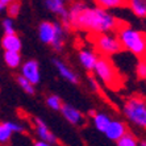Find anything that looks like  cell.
Returning <instances> with one entry per match:
<instances>
[{
  "instance_id": "obj_1",
  "label": "cell",
  "mask_w": 146,
  "mask_h": 146,
  "mask_svg": "<svg viewBox=\"0 0 146 146\" xmlns=\"http://www.w3.org/2000/svg\"><path fill=\"white\" fill-rule=\"evenodd\" d=\"M121 21L111 15L106 8L86 7L74 20L70 21V25L74 29L87 31L90 33H107L117 31Z\"/></svg>"
},
{
  "instance_id": "obj_2",
  "label": "cell",
  "mask_w": 146,
  "mask_h": 146,
  "mask_svg": "<svg viewBox=\"0 0 146 146\" xmlns=\"http://www.w3.org/2000/svg\"><path fill=\"white\" fill-rule=\"evenodd\" d=\"M117 37L124 50H128L139 58H146V33L129 28L124 23L117 28Z\"/></svg>"
},
{
  "instance_id": "obj_3",
  "label": "cell",
  "mask_w": 146,
  "mask_h": 146,
  "mask_svg": "<svg viewBox=\"0 0 146 146\" xmlns=\"http://www.w3.org/2000/svg\"><path fill=\"white\" fill-rule=\"evenodd\" d=\"M92 71L96 74L100 80L112 90H119L122 87V83H124V79L120 75L119 70L116 68V66L113 65V62L109 59L106 55H100L98 57V61H96L95 66H94V70Z\"/></svg>"
},
{
  "instance_id": "obj_4",
  "label": "cell",
  "mask_w": 146,
  "mask_h": 146,
  "mask_svg": "<svg viewBox=\"0 0 146 146\" xmlns=\"http://www.w3.org/2000/svg\"><path fill=\"white\" fill-rule=\"evenodd\" d=\"M124 115L134 126L146 130V99L141 95L128 98L122 107Z\"/></svg>"
},
{
  "instance_id": "obj_5",
  "label": "cell",
  "mask_w": 146,
  "mask_h": 146,
  "mask_svg": "<svg viewBox=\"0 0 146 146\" xmlns=\"http://www.w3.org/2000/svg\"><path fill=\"white\" fill-rule=\"evenodd\" d=\"M90 40L92 41L98 54L100 55L111 57L124 50L119 37L108 34V32L107 33H91Z\"/></svg>"
},
{
  "instance_id": "obj_6",
  "label": "cell",
  "mask_w": 146,
  "mask_h": 146,
  "mask_svg": "<svg viewBox=\"0 0 146 146\" xmlns=\"http://www.w3.org/2000/svg\"><path fill=\"white\" fill-rule=\"evenodd\" d=\"M21 75H24L28 80L33 83L34 86L38 84L41 80V74H40V65L36 59H29V61L24 62V65L21 67Z\"/></svg>"
},
{
  "instance_id": "obj_7",
  "label": "cell",
  "mask_w": 146,
  "mask_h": 146,
  "mask_svg": "<svg viewBox=\"0 0 146 146\" xmlns=\"http://www.w3.org/2000/svg\"><path fill=\"white\" fill-rule=\"evenodd\" d=\"M59 111H61V113L63 115V117H65L70 124H72V125L79 126V125H83V124H84V116L82 115V112H79L76 108L70 106V104H62Z\"/></svg>"
},
{
  "instance_id": "obj_8",
  "label": "cell",
  "mask_w": 146,
  "mask_h": 146,
  "mask_svg": "<svg viewBox=\"0 0 146 146\" xmlns=\"http://www.w3.org/2000/svg\"><path fill=\"white\" fill-rule=\"evenodd\" d=\"M34 125H36V132H37L40 139L45 141V142H48L49 145H58V143H59L58 142V139H57V137L50 132V129L48 128V125H46L41 119L34 117Z\"/></svg>"
},
{
  "instance_id": "obj_9",
  "label": "cell",
  "mask_w": 146,
  "mask_h": 146,
  "mask_svg": "<svg viewBox=\"0 0 146 146\" xmlns=\"http://www.w3.org/2000/svg\"><path fill=\"white\" fill-rule=\"evenodd\" d=\"M128 130V128H126V124L122 121H119V120H115V121H112L111 120V122L108 124V126H107L106 132H104V134L107 136V138L111 139V141H117V139L120 138V137L124 134V133Z\"/></svg>"
},
{
  "instance_id": "obj_10",
  "label": "cell",
  "mask_w": 146,
  "mask_h": 146,
  "mask_svg": "<svg viewBox=\"0 0 146 146\" xmlns=\"http://www.w3.org/2000/svg\"><path fill=\"white\" fill-rule=\"evenodd\" d=\"M38 36L44 44L51 45L55 36V23H50V21L41 23L40 28H38Z\"/></svg>"
},
{
  "instance_id": "obj_11",
  "label": "cell",
  "mask_w": 146,
  "mask_h": 146,
  "mask_svg": "<svg viewBox=\"0 0 146 146\" xmlns=\"http://www.w3.org/2000/svg\"><path fill=\"white\" fill-rule=\"evenodd\" d=\"M45 4H46V8L50 12L61 16L62 21L68 20V9L65 7V3L62 0H46Z\"/></svg>"
},
{
  "instance_id": "obj_12",
  "label": "cell",
  "mask_w": 146,
  "mask_h": 146,
  "mask_svg": "<svg viewBox=\"0 0 146 146\" xmlns=\"http://www.w3.org/2000/svg\"><path fill=\"white\" fill-rule=\"evenodd\" d=\"M1 48L4 50H11V51H20L23 45H21V40L19 36L15 34H4V37L1 38Z\"/></svg>"
},
{
  "instance_id": "obj_13",
  "label": "cell",
  "mask_w": 146,
  "mask_h": 146,
  "mask_svg": "<svg viewBox=\"0 0 146 146\" xmlns=\"http://www.w3.org/2000/svg\"><path fill=\"white\" fill-rule=\"evenodd\" d=\"M79 61H80L82 66L86 70L92 71L96 61H98V54L95 51H91V50H80L79 51Z\"/></svg>"
},
{
  "instance_id": "obj_14",
  "label": "cell",
  "mask_w": 146,
  "mask_h": 146,
  "mask_svg": "<svg viewBox=\"0 0 146 146\" xmlns=\"http://www.w3.org/2000/svg\"><path fill=\"white\" fill-rule=\"evenodd\" d=\"M53 63L55 65V67H57L58 72H59V75H61L62 78H65L66 80H68L70 83H74V84L79 83V78L62 61H59V59H53Z\"/></svg>"
},
{
  "instance_id": "obj_15",
  "label": "cell",
  "mask_w": 146,
  "mask_h": 146,
  "mask_svg": "<svg viewBox=\"0 0 146 146\" xmlns=\"http://www.w3.org/2000/svg\"><path fill=\"white\" fill-rule=\"evenodd\" d=\"M126 5L139 19H146V0H126Z\"/></svg>"
},
{
  "instance_id": "obj_16",
  "label": "cell",
  "mask_w": 146,
  "mask_h": 146,
  "mask_svg": "<svg viewBox=\"0 0 146 146\" xmlns=\"http://www.w3.org/2000/svg\"><path fill=\"white\" fill-rule=\"evenodd\" d=\"M4 62H5V65L9 68H17L21 65L20 51L4 50Z\"/></svg>"
},
{
  "instance_id": "obj_17",
  "label": "cell",
  "mask_w": 146,
  "mask_h": 146,
  "mask_svg": "<svg viewBox=\"0 0 146 146\" xmlns=\"http://www.w3.org/2000/svg\"><path fill=\"white\" fill-rule=\"evenodd\" d=\"M65 29L61 24L55 23V36L51 42V46L55 51H61L63 49V41H65Z\"/></svg>"
},
{
  "instance_id": "obj_18",
  "label": "cell",
  "mask_w": 146,
  "mask_h": 146,
  "mask_svg": "<svg viewBox=\"0 0 146 146\" xmlns=\"http://www.w3.org/2000/svg\"><path fill=\"white\" fill-rule=\"evenodd\" d=\"M92 119H94V124H95L96 129L102 133L106 132L107 126H108V124L111 122L109 116L106 115V113H95V115L92 116Z\"/></svg>"
},
{
  "instance_id": "obj_19",
  "label": "cell",
  "mask_w": 146,
  "mask_h": 146,
  "mask_svg": "<svg viewBox=\"0 0 146 146\" xmlns=\"http://www.w3.org/2000/svg\"><path fill=\"white\" fill-rule=\"evenodd\" d=\"M116 143H117V146H137L138 145V141H137V137L134 136L133 133L126 130V132L116 141Z\"/></svg>"
},
{
  "instance_id": "obj_20",
  "label": "cell",
  "mask_w": 146,
  "mask_h": 146,
  "mask_svg": "<svg viewBox=\"0 0 146 146\" xmlns=\"http://www.w3.org/2000/svg\"><path fill=\"white\" fill-rule=\"evenodd\" d=\"M95 3L99 7L106 8H119V7H125L126 5V0H95Z\"/></svg>"
},
{
  "instance_id": "obj_21",
  "label": "cell",
  "mask_w": 146,
  "mask_h": 146,
  "mask_svg": "<svg viewBox=\"0 0 146 146\" xmlns=\"http://www.w3.org/2000/svg\"><path fill=\"white\" fill-rule=\"evenodd\" d=\"M16 80H17V83H19V86H20L21 88L24 90L27 94H29V95H34V94H36L34 84L28 80L24 75H19V76H16Z\"/></svg>"
},
{
  "instance_id": "obj_22",
  "label": "cell",
  "mask_w": 146,
  "mask_h": 146,
  "mask_svg": "<svg viewBox=\"0 0 146 146\" xmlns=\"http://www.w3.org/2000/svg\"><path fill=\"white\" fill-rule=\"evenodd\" d=\"M12 138V130L7 126L5 122H0V145L9 143Z\"/></svg>"
},
{
  "instance_id": "obj_23",
  "label": "cell",
  "mask_w": 146,
  "mask_h": 146,
  "mask_svg": "<svg viewBox=\"0 0 146 146\" xmlns=\"http://www.w3.org/2000/svg\"><path fill=\"white\" fill-rule=\"evenodd\" d=\"M5 8H7L8 16H9L11 19H15V17H17V16H19V13H20L21 4H20V1H19V0H13V1L8 3L7 5H5Z\"/></svg>"
},
{
  "instance_id": "obj_24",
  "label": "cell",
  "mask_w": 146,
  "mask_h": 146,
  "mask_svg": "<svg viewBox=\"0 0 146 146\" xmlns=\"http://www.w3.org/2000/svg\"><path fill=\"white\" fill-rule=\"evenodd\" d=\"M46 104H48V107L50 109H53V111H59L63 103H62L59 96L50 95V96H48V99H46Z\"/></svg>"
},
{
  "instance_id": "obj_25",
  "label": "cell",
  "mask_w": 146,
  "mask_h": 146,
  "mask_svg": "<svg viewBox=\"0 0 146 146\" xmlns=\"http://www.w3.org/2000/svg\"><path fill=\"white\" fill-rule=\"evenodd\" d=\"M136 74L139 80H146V58H141V61L137 63Z\"/></svg>"
},
{
  "instance_id": "obj_26",
  "label": "cell",
  "mask_w": 146,
  "mask_h": 146,
  "mask_svg": "<svg viewBox=\"0 0 146 146\" xmlns=\"http://www.w3.org/2000/svg\"><path fill=\"white\" fill-rule=\"evenodd\" d=\"M3 29H4V34H15L16 33V29H15L13 25V19H5L3 21Z\"/></svg>"
},
{
  "instance_id": "obj_27",
  "label": "cell",
  "mask_w": 146,
  "mask_h": 146,
  "mask_svg": "<svg viewBox=\"0 0 146 146\" xmlns=\"http://www.w3.org/2000/svg\"><path fill=\"white\" fill-rule=\"evenodd\" d=\"M7 124V126L11 130H12V133H23L24 132V128L20 125V124H17V122H5Z\"/></svg>"
},
{
  "instance_id": "obj_28",
  "label": "cell",
  "mask_w": 146,
  "mask_h": 146,
  "mask_svg": "<svg viewBox=\"0 0 146 146\" xmlns=\"http://www.w3.org/2000/svg\"><path fill=\"white\" fill-rule=\"evenodd\" d=\"M88 80H90V84H91L92 88L95 90V91H98V90H99V84H98V82H96L94 78H90Z\"/></svg>"
},
{
  "instance_id": "obj_29",
  "label": "cell",
  "mask_w": 146,
  "mask_h": 146,
  "mask_svg": "<svg viewBox=\"0 0 146 146\" xmlns=\"http://www.w3.org/2000/svg\"><path fill=\"white\" fill-rule=\"evenodd\" d=\"M33 145H34V146H49V143H48V142H45V141H42V139H41V141H34Z\"/></svg>"
},
{
  "instance_id": "obj_30",
  "label": "cell",
  "mask_w": 146,
  "mask_h": 146,
  "mask_svg": "<svg viewBox=\"0 0 146 146\" xmlns=\"http://www.w3.org/2000/svg\"><path fill=\"white\" fill-rule=\"evenodd\" d=\"M0 1H1V3H3L4 5H7L8 3H11V1H13V0H0Z\"/></svg>"
},
{
  "instance_id": "obj_31",
  "label": "cell",
  "mask_w": 146,
  "mask_h": 146,
  "mask_svg": "<svg viewBox=\"0 0 146 146\" xmlns=\"http://www.w3.org/2000/svg\"><path fill=\"white\" fill-rule=\"evenodd\" d=\"M138 145H141V146H146V141H139Z\"/></svg>"
},
{
  "instance_id": "obj_32",
  "label": "cell",
  "mask_w": 146,
  "mask_h": 146,
  "mask_svg": "<svg viewBox=\"0 0 146 146\" xmlns=\"http://www.w3.org/2000/svg\"><path fill=\"white\" fill-rule=\"evenodd\" d=\"M4 8H5V5H4V4L1 3V1H0V11H3Z\"/></svg>"
},
{
  "instance_id": "obj_33",
  "label": "cell",
  "mask_w": 146,
  "mask_h": 146,
  "mask_svg": "<svg viewBox=\"0 0 146 146\" xmlns=\"http://www.w3.org/2000/svg\"><path fill=\"white\" fill-rule=\"evenodd\" d=\"M63 3H67V1H71V0H62Z\"/></svg>"
}]
</instances>
